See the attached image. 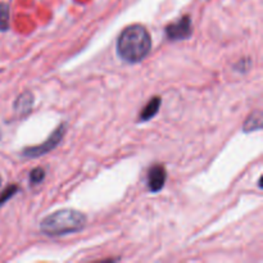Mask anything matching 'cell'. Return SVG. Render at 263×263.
<instances>
[{"instance_id":"cell-9","label":"cell","mask_w":263,"mask_h":263,"mask_svg":"<svg viewBox=\"0 0 263 263\" xmlns=\"http://www.w3.org/2000/svg\"><path fill=\"white\" fill-rule=\"evenodd\" d=\"M9 28V7L5 3H0V31Z\"/></svg>"},{"instance_id":"cell-12","label":"cell","mask_w":263,"mask_h":263,"mask_svg":"<svg viewBox=\"0 0 263 263\" xmlns=\"http://www.w3.org/2000/svg\"><path fill=\"white\" fill-rule=\"evenodd\" d=\"M2 182H3V180H2V176H0V187H2Z\"/></svg>"},{"instance_id":"cell-11","label":"cell","mask_w":263,"mask_h":263,"mask_svg":"<svg viewBox=\"0 0 263 263\" xmlns=\"http://www.w3.org/2000/svg\"><path fill=\"white\" fill-rule=\"evenodd\" d=\"M17 190H18V187L15 186V185H12V186H9L8 189H5V192H3V194L0 195V205L4 204L7 200H9L10 198H12L13 195L17 193Z\"/></svg>"},{"instance_id":"cell-8","label":"cell","mask_w":263,"mask_h":263,"mask_svg":"<svg viewBox=\"0 0 263 263\" xmlns=\"http://www.w3.org/2000/svg\"><path fill=\"white\" fill-rule=\"evenodd\" d=\"M244 131H256L261 130L262 128V113L261 110H256V112L252 113L248 118H247L246 123L243 126Z\"/></svg>"},{"instance_id":"cell-5","label":"cell","mask_w":263,"mask_h":263,"mask_svg":"<svg viewBox=\"0 0 263 263\" xmlns=\"http://www.w3.org/2000/svg\"><path fill=\"white\" fill-rule=\"evenodd\" d=\"M148 189L152 193L161 192L164 187L167 180V172L162 164H154L148 172Z\"/></svg>"},{"instance_id":"cell-10","label":"cell","mask_w":263,"mask_h":263,"mask_svg":"<svg viewBox=\"0 0 263 263\" xmlns=\"http://www.w3.org/2000/svg\"><path fill=\"white\" fill-rule=\"evenodd\" d=\"M45 179V171H44L41 167H37V168H33L30 174V180H31V184L36 185V184H40L43 180Z\"/></svg>"},{"instance_id":"cell-6","label":"cell","mask_w":263,"mask_h":263,"mask_svg":"<svg viewBox=\"0 0 263 263\" xmlns=\"http://www.w3.org/2000/svg\"><path fill=\"white\" fill-rule=\"evenodd\" d=\"M33 105V95L31 91H25L17 98L14 103L15 112L20 113L21 116H26L30 113L31 108Z\"/></svg>"},{"instance_id":"cell-3","label":"cell","mask_w":263,"mask_h":263,"mask_svg":"<svg viewBox=\"0 0 263 263\" xmlns=\"http://www.w3.org/2000/svg\"><path fill=\"white\" fill-rule=\"evenodd\" d=\"M64 134H66V123H62V125L59 126V127H57L55 131L49 136V139L45 143L40 144V145L25 148L22 152V156L28 157V158H36V157H41L44 156V154L49 153V152L53 151V149L61 143Z\"/></svg>"},{"instance_id":"cell-1","label":"cell","mask_w":263,"mask_h":263,"mask_svg":"<svg viewBox=\"0 0 263 263\" xmlns=\"http://www.w3.org/2000/svg\"><path fill=\"white\" fill-rule=\"evenodd\" d=\"M152 49L148 30L141 25H131L121 32L117 40V53L127 63L143 61Z\"/></svg>"},{"instance_id":"cell-4","label":"cell","mask_w":263,"mask_h":263,"mask_svg":"<svg viewBox=\"0 0 263 263\" xmlns=\"http://www.w3.org/2000/svg\"><path fill=\"white\" fill-rule=\"evenodd\" d=\"M192 20L189 15H184L179 21L170 23L166 27V35L170 40H185L192 36Z\"/></svg>"},{"instance_id":"cell-2","label":"cell","mask_w":263,"mask_h":263,"mask_svg":"<svg viewBox=\"0 0 263 263\" xmlns=\"http://www.w3.org/2000/svg\"><path fill=\"white\" fill-rule=\"evenodd\" d=\"M86 225V216L74 210H61L51 213L41 222L43 234L49 236H62L82 230Z\"/></svg>"},{"instance_id":"cell-7","label":"cell","mask_w":263,"mask_h":263,"mask_svg":"<svg viewBox=\"0 0 263 263\" xmlns=\"http://www.w3.org/2000/svg\"><path fill=\"white\" fill-rule=\"evenodd\" d=\"M161 103H162V100L159 97L152 98V99L146 103L145 107L143 108V110H141L140 116H139V121H141V122H145V121L152 120V118H153L154 116L158 113L159 107H161Z\"/></svg>"}]
</instances>
